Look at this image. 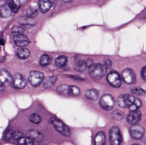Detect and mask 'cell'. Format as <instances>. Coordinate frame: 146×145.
I'll list each match as a JSON object with an SVG mask.
<instances>
[{
	"instance_id": "obj_6",
	"label": "cell",
	"mask_w": 146,
	"mask_h": 145,
	"mask_svg": "<svg viewBox=\"0 0 146 145\" xmlns=\"http://www.w3.org/2000/svg\"><path fill=\"white\" fill-rule=\"evenodd\" d=\"M100 106L105 110H111L115 105V101L113 97L109 94L103 95L100 101Z\"/></svg>"
},
{
	"instance_id": "obj_27",
	"label": "cell",
	"mask_w": 146,
	"mask_h": 145,
	"mask_svg": "<svg viewBox=\"0 0 146 145\" xmlns=\"http://www.w3.org/2000/svg\"><path fill=\"white\" fill-rule=\"evenodd\" d=\"M29 121L33 123L38 124L41 122L42 121V117L38 114L33 113L31 114L28 117Z\"/></svg>"
},
{
	"instance_id": "obj_37",
	"label": "cell",
	"mask_w": 146,
	"mask_h": 145,
	"mask_svg": "<svg viewBox=\"0 0 146 145\" xmlns=\"http://www.w3.org/2000/svg\"><path fill=\"white\" fill-rule=\"evenodd\" d=\"M112 62L109 59H106L104 61V65L106 66L107 69H110L112 66Z\"/></svg>"
},
{
	"instance_id": "obj_5",
	"label": "cell",
	"mask_w": 146,
	"mask_h": 145,
	"mask_svg": "<svg viewBox=\"0 0 146 145\" xmlns=\"http://www.w3.org/2000/svg\"><path fill=\"white\" fill-rule=\"evenodd\" d=\"M44 75L42 72L37 71H32L28 76V81L32 86L37 87L43 80Z\"/></svg>"
},
{
	"instance_id": "obj_18",
	"label": "cell",
	"mask_w": 146,
	"mask_h": 145,
	"mask_svg": "<svg viewBox=\"0 0 146 145\" xmlns=\"http://www.w3.org/2000/svg\"><path fill=\"white\" fill-rule=\"evenodd\" d=\"M56 91L60 95L65 96H70V86L66 85H60L57 88Z\"/></svg>"
},
{
	"instance_id": "obj_22",
	"label": "cell",
	"mask_w": 146,
	"mask_h": 145,
	"mask_svg": "<svg viewBox=\"0 0 146 145\" xmlns=\"http://www.w3.org/2000/svg\"><path fill=\"white\" fill-rule=\"evenodd\" d=\"M19 23L21 25H33L36 24V20L33 18L29 17H23L20 18L19 20Z\"/></svg>"
},
{
	"instance_id": "obj_40",
	"label": "cell",
	"mask_w": 146,
	"mask_h": 145,
	"mask_svg": "<svg viewBox=\"0 0 146 145\" xmlns=\"http://www.w3.org/2000/svg\"><path fill=\"white\" fill-rule=\"evenodd\" d=\"M4 44V41L2 38H0V45L3 46Z\"/></svg>"
},
{
	"instance_id": "obj_8",
	"label": "cell",
	"mask_w": 146,
	"mask_h": 145,
	"mask_svg": "<svg viewBox=\"0 0 146 145\" xmlns=\"http://www.w3.org/2000/svg\"><path fill=\"white\" fill-rule=\"evenodd\" d=\"M13 77L5 70L0 71V87H8L12 85Z\"/></svg>"
},
{
	"instance_id": "obj_16",
	"label": "cell",
	"mask_w": 146,
	"mask_h": 145,
	"mask_svg": "<svg viewBox=\"0 0 146 145\" xmlns=\"http://www.w3.org/2000/svg\"><path fill=\"white\" fill-rule=\"evenodd\" d=\"M12 12L7 4H4L0 6V16L3 18H8L12 15Z\"/></svg>"
},
{
	"instance_id": "obj_31",
	"label": "cell",
	"mask_w": 146,
	"mask_h": 145,
	"mask_svg": "<svg viewBox=\"0 0 146 145\" xmlns=\"http://www.w3.org/2000/svg\"><path fill=\"white\" fill-rule=\"evenodd\" d=\"M70 96L76 97L80 95V91L79 88L75 86H70Z\"/></svg>"
},
{
	"instance_id": "obj_1",
	"label": "cell",
	"mask_w": 146,
	"mask_h": 145,
	"mask_svg": "<svg viewBox=\"0 0 146 145\" xmlns=\"http://www.w3.org/2000/svg\"><path fill=\"white\" fill-rule=\"evenodd\" d=\"M117 104L121 108L128 109L131 111L137 110L142 105L139 99L130 94H123L117 98Z\"/></svg>"
},
{
	"instance_id": "obj_19",
	"label": "cell",
	"mask_w": 146,
	"mask_h": 145,
	"mask_svg": "<svg viewBox=\"0 0 146 145\" xmlns=\"http://www.w3.org/2000/svg\"><path fill=\"white\" fill-rule=\"evenodd\" d=\"M16 55L20 58L25 59L29 57L30 52L27 49L20 48L17 49L16 51Z\"/></svg>"
},
{
	"instance_id": "obj_38",
	"label": "cell",
	"mask_w": 146,
	"mask_h": 145,
	"mask_svg": "<svg viewBox=\"0 0 146 145\" xmlns=\"http://www.w3.org/2000/svg\"><path fill=\"white\" fill-rule=\"evenodd\" d=\"M141 75L144 81H146V66L143 67L141 70Z\"/></svg>"
},
{
	"instance_id": "obj_10",
	"label": "cell",
	"mask_w": 146,
	"mask_h": 145,
	"mask_svg": "<svg viewBox=\"0 0 146 145\" xmlns=\"http://www.w3.org/2000/svg\"><path fill=\"white\" fill-rule=\"evenodd\" d=\"M129 133L131 137L135 139H141L145 134V129L140 125H134L129 130Z\"/></svg>"
},
{
	"instance_id": "obj_17",
	"label": "cell",
	"mask_w": 146,
	"mask_h": 145,
	"mask_svg": "<svg viewBox=\"0 0 146 145\" xmlns=\"http://www.w3.org/2000/svg\"><path fill=\"white\" fill-rule=\"evenodd\" d=\"M95 144L96 145H104L106 143V137L104 133L99 132L97 133L94 139Z\"/></svg>"
},
{
	"instance_id": "obj_35",
	"label": "cell",
	"mask_w": 146,
	"mask_h": 145,
	"mask_svg": "<svg viewBox=\"0 0 146 145\" xmlns=\"http://www.w3.org/2000/svg\"><path fill=\"white\" fill-rule=\"evenodd\" d=\"M22 137H23V134L21 132H15L13 133V138L15 140H19Z\"/></svg>"
},
{
	"instance_id": "obj_9",
	"label": "cell",
	"mask_w": 146,
	"mask_h": 145,
	"mask_svg": "<svg viewBox=\"0 0 146 145\" xmlns=\"http://www.w3.org/2000/svg\"><path fill=\"white\" fill-rule=\"evenodd\" d=\"M108 82L114 87H119L121 84V80L119 74L115 71H111L107 76Z\"/></svg>"
},
{
	"instance_id": "obj_3",
	"label": "cell",
	"mask_w": 146,
	"mask_h": 145,
	"mask_svg": "<svg viewBox=\"0 0 146 145\" xmlns=\"http://www.w3.org/2000/svg\"><path fill=\"white\" fill-rule=\"evenodd\" d=\"M109 140L111 145H119L121 144L122 138L120 129L117 126H114L110 129Z\"/></svg>"
},
{
	"instance_id": "obj_28",
	"label": "cell",
	"mask_w": 146,
	"mask_h": 145,
	"mask_svg": "<svg viewBox=\"0 0 146 145\" xmlns=\"http://www.w3.org/2000/svg\"><path fill=\"white\" fill-rule=\"evenodd\" d=\"M26 13L28 17H30V18H34L38 15V12L36 7H30L27 8Z\"/></svg>"
},
{
	"instance_id": "obj_2",
	"label": "cell",
	"mask_w": 146,
	"mask_h": 145,
	"mask_svg": "<svg viewBox=\"0 0 146 145\" xmlns=\"http://www.w3.org/2000/svg\"><path fill=\"white\" fill-rule=\"evenodd\" d=\"M108 69L104 64H94L89 67L88 73L91 77L94 79H100L106 75Z\"/></svg>"
},
{
	"instance_id": "obj_36",
	"label": "cell",
	"mask_w": 146,
	"mask_h": 145,
	"mask_svg": "<svg viewBox=\"0 0 146 145\" xmlns=\"http://www.w3.org/2000/svg\"><path fill=\"white\" fill-rule=\"evenodd\" d=\"M11 1L15 5L20 7L21 5H23L25 2V0H11Z\"/></svg>"
},
{
	"instance_id": "obj_20",
	"label": "cell",
	"mask_w": 146,
	"mask_h": 145,
	"mask_svg": "<svg viewBox=\"0 0 146 145\" xmlns=\"http://www.w3.org/2000/svg\"><path fill=\"white\" fill-rule=\"evenodd\" d=\"M87 98L93 101H96L98 98L99 94L95 89H91L87 90L85 94Z\"/></svg>"
},
{
	"instance_id": "obj_33",
	"label": "cell",
	"mask_w": 146,
	"mask_h": 145,
	"mask_svg": "<svg viewBox=\"0 0 146 145\" xmlns=\"http://www.w3.org/2000/svg\"><path fill=\"white\" fill-rule=\"evenodd\" d=\"M7 4L9 5V7L10 8L11 10H12L13 12H18L19 9L20 8V7H19V6L15 5V4H14V3H13L12 2H9L8 3H7Z\"/></svg>"
},
{
	"instance_id": "obj_32",
	"label": "cell",
	"mask_w": 146,
	"mask_h": 145,
	"mask_svg": "<svg viewBox=\"0 0 146 145\" xmlns=\"http://www.w3.org/2000/svg\"><path fill=\"white\" fill-rule=\"evenodd\" d=\"M12 33L15 34H23L25 32V30L23 27L19 26H14L12 28Z\"/></svg>"
},
{
	"instance_id": "obj_41",
	"label": "cell",
	"mask_w": 146,
	"mask_h": 145,
	"mask_svg": "<svg viewBox=\"0 0 146 145\" xmlns=\"http://www.w3.org/2000/svg\"><path fill=\"white\" fill-rule=\"evenodd\" d=\"M62 1H64V2L68 3L72 1L73 0H62Z\"/></svg>"
},
{
	"instance_id": "obj_14",
	"label": "cell",
	"mask_w": 146,
	"mask_h": 145,
	"mask_svg": "<svg viewBox=\"0 0 146 145\" xmlns=\"http://www.w3.org/2000/svg\"><path fill=\"white\" fill-rule=\"evenodd\" d=\"M27 136L31 138L33 141L38 142L42 140L43 138V135L39 131L35 129H31L27 131Z\"/></svg>"
},
{
	"instance_id": "obj_39",
	"label": "cell",
	"mask_w": 146,
	"mask_h": 145,
	"mask_svg": "<svg viewBox=\"0 0 146 145\" xmlns=\"http://www.w3.org/2000/svg\"><path fill=\"white\" fill-rule=\"evenodd\" d=\"M86 63L87 66H88V67H90V66H91L92 65L94 64L92 60L90 59L87 60L86 61Z\"/></svg>"
},
{
	"instance_id": "obj_13",
	"label": "cell",
	"mask_w": 146,
	"mask_h": 145,
	"mask_svg": "<svg viewBox=\"0 0 146 145\" xmlns=\"http://www.w3.org/2000/svg\"><path fill=\"white\" fill-rule=\"evenodd\" d=\"M141 113L140 111H133L127 116V120L128 122L131 125H135L140 121Z\"/></svg>"
},
{
	"instance_id": "obj_7",
	"label": "cell",
	"mask_w": 146,
	"mask_h": 145,
	"mask_svg": "<svg viewBox=\"0 0 146 145\" xmlns=\"http://www.w3.org/2000/svg\"><path fill=\"white\" fill-rule=\"evenodd\" d=\"M13 77L12 86L14 88L21 89L24 88L27 84V80L21 74L16 73Z\"/></svg>"
},
{
	"instance_id": "obj_30",
	"label": "cell",
	"mask_w": 146,
	"mask_h": 145,
	"mask_svg": "<svg viewBox=\"0 0 146 145\" xmlns=\"http://www.w3.org/2000/svg\"><path fill=\"white\" fill-rule=\"evenodd\" d=\"M131 90L132 93L138 95H145V93L144 89H142L140 87H133L131 89Z\"/></svg>"
},
{
	"instance_id": "obj_11",
	"label": "cell",
	"mask_w": 146,
	"mask_h": 145,
	"mask_svg": "<svg viewBox=\"0 0 146 145\" xmlns=\"http://www.w3.org/2000/svg\"><path fill=\"white\" fill-rule=\"evenodd\" d=\"M122 76L124 82L128 84H132L136 81V76L134 72L129 69L124 70L122 73Z\"/></svg>"
},
{
	"instance_id": "obj_4",
	"label": "cell",
	"mask_w": 146,
	"mask_h": 145,
	"mask_svg": "<svg viewBox=\"0 0 146 145\" xmlns=\"http://www.w3.org/2000/svg\"><path fill=\"white\" fill-rule=\"evenodd\" d=\"M51 121L56 131H58L61 134L67 137H69L71 135V131L69 129L60 121L55 117H52Z\"/></svg>"
},
{
	"instance_id": "obj_23",
	"label": "cell",
	"mask_w": 146,
	"mask_h": 145,
	"mask_svg": "<svg viewBox=\"0 0 146 145\" xmlns=\"http://www.w3.org/2000/svg\"><path fill=\"white\" fill-rule=\"evenodd\" d=\"M86 61L82 60H78L75 62L74 65V68L77 71L83 72L86 69Z\"/></svg>"
},
{
	"instance_id": "obj_25",
	"label": "cell",
	"mask_w": 146,
	"mask_h": 145,
	"mask_svg": "<svg viewBox=\"0 0 146 145\" xmlns=\"http://www.w3.org/2000/svg\"><path fill=\"white\" fill-rule=\"evenodd\" d=\"M67 63V58L63 55L59 56L55 59L56 64L59 67H64L66 66Z\"/></svg>"
},
{
	"instance_id": "obj_24",
	"label": "cell",
	"mask_w": 146,
	"mask_h": 145,
	"mask_svg": "<svg viewBox=\"0 0 146 145\" xmlns=\"http://www.w3.org/2000/svg\"><path fill=\"white\" fill-rule=\"evenodd\" d=\"M57 77L55 76L49 77L46 78L44 81L43 87L44 88L48 89L51 87L56 82Z\"/></svg>"
},
{
	"instance_id": "obj_21",
	"label": "cell",
	"mask_w": 146,
	"mask_h": 145,
	"mask_svg": "<svg viewBox=\"0 0 146 145\" xmlns=\"http://www.w3.org/2000/svg\"><path fill=\"white\" fill-rule=\"evenodd\" d=\"M52 60L53 59L51 56L48 54H43L40 58L39 64L41 66H47L51 64Z\"/></svg>"
},
{
	"instance_id": "obj_15",
	"label": "cell",
	"mask_w": 146,
	"mask_h": 145,
	"mask_svg": "<svg viewBox=\"0 0 146 145\" xmlns=\"http://www.w3.org/2000/svg\"><path fill=\"white\" fill-rule=\"evenodd\" d=\"M39 10L42 12H48L52 7V3L50 0H39L38 2Z\"/></svg>"
},
{
	"instance_id": "obj_26",
	"label": "cell",
	"mask_w": 146,
	"mask_h": 145,
	"mask_svg": "<svg viewBox=\"0 0 146 145\" xmlns=\"http://www.w3.org/2000/svg\"><path fill=\"white\" fill-rule=\"evenodd\" d=\"M33 142L32 139L29 137H22L18 140V144L22 145H32L33 144Z\"/></svg>"
},
{
	"instance_id": "obj_12",
	"label": "cell",
	"mask_w": 146,
	"mask_h": 145,
	"mask_svg": "<svg viewBox=\"0 0 146 145\" xmlns=\"http://www.w3.org/2000/svg\"><path fill=\"white\" fill-rule=\"evenodd\" d=\"M13 40L15 45L20 47L27 46L30 43L27 37L23 34H15L13 36Z\"/></svg>"
},
{
	"instance_id": "obj_29",
	"label": "cell",
	"mask_w": 146,
	"mask_h": 145,
	"mask_svg": "<svg viewBox=\"0 0 146 145\" xmlns=\"http://www.w3.org/2000/svg\"><path fill=\"white\" fill-rule=\"evenodd\" d=\"M112 116L114 120L116 121H121L123 118L124 114L121 111L116 110L112 113Z\"/></svg>"
},
{
	"instance_id": "obj_34",
	"label": "cell",
	"mask_w": 146,
	"mask_h": 145,
	"mask_svg": "<svg viewBox=\"0 0 146 145\" xmlns=\"http://www.w3.org/2000/svg\"><path fill=\"white\" fill-rule=\"evenodd\" d=\"M13 131L9 130L6 133L5 136H4V140L5 141H8L11 139V138L13 137Z\"/></svg>"
}]
</instances>
